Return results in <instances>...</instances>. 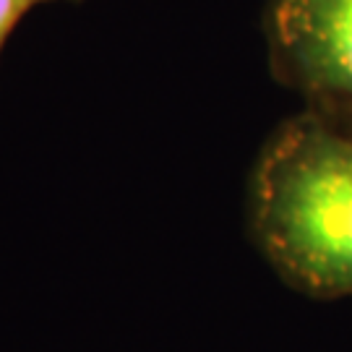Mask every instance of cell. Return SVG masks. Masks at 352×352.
I'll use <instances>...</instances> for the list:
<instances>
[{
    "instance_id": "cell-1",
    "label": "cell",
    "mask_w": 352,
    "mask_h": 352,
    "mask_svg": "<svg viewBox=\"0 0 352 352\" xmlns=\"http://www.w3.org/2000/svg\"><path fill=\"white\" fill-rule=\"evenodd\" d=\"M251 227L279 277L352 295V131L305 110L272 133L251 180Z\"/></svg>"
},
{
    "instance_id": "cell-2",
    "label": "cell",
    "mask_w": 352,
    "mask_h": 352,
    "mask_svg": "<svg viewBox=\"0 0 352 352\" xmlns=\"http://www.w3.org/2000/svg\"><path fill=\"white\" fill-rule=\"evenodd\" d=\"M266 37L279 81L352 131V0H269Z\"/></svg>"
},
{
    "instance_id": "cell-3",
    "label": "cell",
    "mask_w": 352,
    "mask_h": 352,
    "mask_svg": "<svg viewBox=\"0 0 352 352\" xmlns=\"http://www.w3.org/2000/svg\"><path fill=\"white\" fill-rule=\"evenodd\" d=\"M37 3H45V0H0V47H3L6 37L11 34V29L16 26V21H19L29 8H34Z\"/></svg>"
}]
</instances>
